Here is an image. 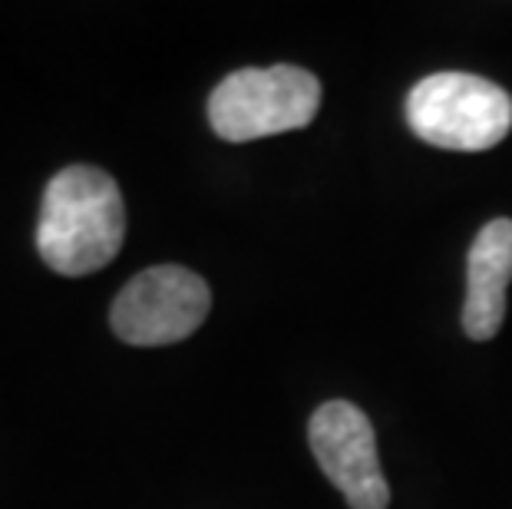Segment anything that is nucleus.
Returning <instances> with one entry per match:
<instances>
[{
	"instance_id": "1",
	"label": "nucleus",
	"mask_w": 512,
	"mask_h": 509,
	"mask_svg": "<svg viewBox=\"0 0 512 509\" xmlns=\"http://www.w3.org/2000/svg\"><path fill=\"white\" fill-rule=\"evenodd\" d=\"M126 209L110 172L67 166L47 182L37 222V252L57 275L83 278L123 248Z\"/></svg>"
},
{
	"instance_id": "2",
	"label": "nucleus",
	"mask_w": 512,
	"mask_h": 509,
	"mask_svg": "<svg viewBox=\"0 0 512 509\" xmlns=\"http://www.w3.org/2000/svg\"><path fill=\"white\" fill-rule=\"evenodd\" d=\"M321 106V80L314 73L278 67L235 70L209 96V123L225 143H252L288 129L311 126Z\"/></svg>"
},
{
	"instance_id": "3",
	"label": "nucleus",
	"mask_w": 512,
	"mask_h": 509,
	"mask_svg": "<svg viewBox=\"0 0 512 509\" xmlns=\"http://www.w3.org/2000/svg\"><path fill=\"white\" fill-rule=\"evenodd\" d=\"M407 123L423 143L483 153L512 129V96L473 73H433L407 93Z\"/></svg>"
},
{
	"instance_id": "4",
	"label": "nucleus",
	"mask_w": 512,
	"mask_h": 509,
	"mask_svg": "<svg viewBox=\"0 0 512 509\" xmlns=\"http://www.w3.org/2000/svg\"><path fill=\"white\" fill-rule=\"evenodd\" d=\"M212 308L209 285L182 265H156L139 272L119 291L110 324L119 341L136 348H162L202 328Z\"/></svg>"
},
{
	"instance_id": "5",
	"label": "nucleus",
	"mask_w": 512,
	"mask_h": 509,
	"mask_svg": "<svg viewBox=\"0 0 512 509\" xmlns=\"http://www.w3.org/2000/svg\"><path fill=\"white\" fill-rule=\"evenodd\" d=\"M314 460L324 476L344 493L351 509H387L390 490L380 470L374 424L361 407L331 400L314 410L308 424Z\"/></svg>"
},
{
	"instance_id": "6",
	"label": "nucleus",
	"mask_w": 512,
	"mask_h": 509,
	"mask_svg": "<svg viewBox=\"0 0 512 509\" xmlns=\"http://www.w3.org/2000/svg\"><path fill=\"white\" fill-rule=\"evenodd\" d=\"M512 281V219L486 222L470 245L466 262L463 331L473 341H493L506 318V288Z\"/></svg>"
}]
</instances>
